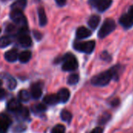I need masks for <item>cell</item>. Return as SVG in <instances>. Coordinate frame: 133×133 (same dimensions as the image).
Here are the masks:
<instances>
[{
  "label": "cell",
  "instance_id": "obj_20",
  "mask_svg": "<svg viewBox=\"0 0 133 133\" xmlns=\"http://www.w3.org/2000/svg\"><path fill=\"white\" fill-rule=\"evenodd\" d=\"M31 56H32V55H31V52L30 51H23L19 55L18 58H19L20 62L26 63V62H29L30 60Z\"/></svg>",
  "mask_w": 133,
  "mask_h": 133
},
{
  "label": "cell",
  "instance_id": "obj_26",
  "mask_svg": "<svg viewBox=\"0 0 133 133\" xmlns=\"http://www.w3.org/2000/svg\"><path fill=\"white\" fill-rule=\"evenodd\" d=\"M46 106L44 104H38L34 107V111L36 113H41L46 111Z\"/></svg>",
  "mask_w": 133,
  "mask_h": 133
},
{
  "label": "cell",
  "instance_id": "obj_21",
  "mask_svg": "<svg viewBox=\"0 0 133 133\" xmlns=\"http://www.w3.org/2000/svg\"><path fill=\"white\" fill-rule=\"evenodd\" d=\"M30 94L28 91L25 90H21L19 94H18V97H19V101H23V102H27L30 99Z\"/></svg>",
  "mask_w": 133,
  "mask_h": 133
},
{
  "label": "cell",
  "instance_id": "obj_22",
  "mask_svg": "<svg viewBox=\"0 0 133 133\" xmlns=\"http://www.w3.org/2000/svg\"><path fill=\"white\" fill-rule=\"evenodd\" d=\"M12 43V39L9 36H2L0 37V48H4Z\"/></svg>",
  "mask_w": 133,
  "mask_h": 133
},
{
  "label": "cell",
  "instance_id": "obj_17",
  "mask_svg": "<svg viewBox=\"0 0 133 133\" xmlns=\"http://www.w3.org/2000/svg\"><path fill=\"white\" fill-rule=\"evenodd\" d=\"M44 102L48 105H55L59 102L57 94H48L44 97Z\"/></svg>",
  "mask_w": 133,
  "mask_h": 133
},
{
  "label": "cell",
  "instance_id": "obj_5",
  "mask_svg": "<svg viewBox=\"0 0 133 133\" xmlns=\"http://www.w3.org/2000/svg\"><path fill=\"white\" fill-rule=\"evenodd\" d=\"M10 19L13 21L14 23L19 26L20 27H26L27 26V22L26 16L20 10L16 9H12L9 14Z\"/></svg>",
  "mask_w": 133,
  "mask_h": 133
},
{
  "label": "cell",
  "instance_id": "obj_29",
  "mask_svg": "<svg viewBox=\"0 0 133 133\" xmlns=\"http://www.w3.org/2000/svg\"><path fill=\"white\" fill-rule=\"evenodd\" d=\"M110 118V115L108 114H104L102 115V118L100 119V123L101 124H104L105 122H107Z\"/></svg>",
  "mask_w": 133,
  "mask_h": 133
},
{
  "label": "cell",
  "instance_id": "obj_8",
  "mask_svg": "<svg viewBox=\"0 0 133 133\" xmlns=\"http://www.w3.org/2000/svg\"><path fill=\"white\" fill-rule=\"evenodd\" d=\"M112 4V0H97L94 2V5L97 8V9L103 12L106 11Z\"/></svg>",
  "mask_w": 133,
  "mask_h": 133
},
{
  "label": "cell",
  "instance_id": "obj_32",
  "mask_svg": "<svg viewBox=\"0 0 133 133\" xmlns=\"http://www.w3.org/2000/svg\"><path fill=\"white\" fill-rule=\"evenodd\" d=\"M103 129L102 128H101V127H97V128H95V129H94L90 133H103Z\"/></svg>",
  "mask_w": 133,
  "mask_h": 133
},
{
  "label": "cell",
  "instance_id": "obj_34",
  "mask_svg": "<svg viewBox=\"0 0 133 133\" xmlns=\"http://www.w3.org/2000/svg\"><path fill=\"white\" fill-rule=\"evenodd\" d=\"M55 2H56V3H57L59 6H63V5H65L67 0H55Z\"/></svg>",
  "mask_w": 133,
  "mask_h": 133
},
{
  "label": "cell",
  "instance_id": "obj_3",
  "mask_svg": "<svg viewBox=\"0 0 133 133\" xmlns=\"http://www.w3.org/2000/svg\"><path fill=\"white\" fill-rule=\"evenodd\" d=\"M115 28H116V23L115 20L109 18L106 19L98 32V37L100 38H104L108 35H109L111 32H113V30H115Z\"/></svg>",
  "mask_w": 133,
  "mask_h": 133
},
{
  "label": "cell",
  "instance_id": "obj_38",
  "mask_svg": "<svg viewBox=\"0 0 133 133\" xmlns=\"http://www.w3.org/2000/svg\"><path fill=\"white\" fill-rule=\"evenodd\" d=\"M0 33H1V29H0Z\"/></svg>",
  "mask_w": 133,
  "mask_h": 133
},
{
  "label": "cell",
  "instance_id": "obj_7",
  "mask_svg": "<svg viewBox=\"0 0 133 133\" xmlns=\"http://www.w3.org/2000/svg\"><path fill=\"white\" fill-rule=\"evenodd\" d=\"M12 124L11 118L5 115L0 114V133H7Z\"/></svg>",
  "mask_w": 133,
  "mask_h": 133
},
{
  "label": "cell",
  "instance_id": "obj_25",
  "mask_svg": "<svg viewBox=\"0 0 133 133\" xmlns=\"http://www.w3.org/2000/svg\"><path fill=\"white\" fill-rule=\"evenodd\" d=\"M79 80V76L78 74H72L68 78V83L70 85L76 84Z\"/></svg>",
  "mask_w": 133,
  "mask_h": 133
},
{
  "label": "cell",
  "instance_id": "obj_13",
  "mask_svg": "<svg viewBox=\"0 0 133 133\" xmlns=\"http://www.w3.org/2000/svg\"><path fill=\"white\" fill-rule=\"evenodd\" d=\"M19 55L16 49H11L5 53V59L9 62H14L18 59Z\"/></svg>",
  "mask_w": 133,
  "mask_h": 133
},
{
  "label": "cell",
  "instance_id": "obj_35",
  "mask_svg": "<svg viewBox=\"0 0 133 133\" xmlns=\"http://www.w3.org/2000/svg\"><path fill=\"white\" fill-rule=\"evenodd\" d=\"M34 34L35 38H36V39H37V40H40V39H41V37H42L41 34V33H39V32L34 31Z\"/></svg>",
  "mask_w": 133,
  "mask_h": 133
},
{
  "label": "cell",
  "instance_id": "obj_12",
  "mask_svg": "<svg viewBox=\"0 0 133 133\" xmlns=\"http://www.w3.org/2000/svg\"><path fill=\"white\" fill-rule=\"evenodd\" d=\"M57 96H58L59 102L66 103L69 101V97H70V92L69 91V90H67L65 88H63V89H61L58 91V93L57 94Z\"/></svg>",
  "mask_w": 133,
  "mask_h": 133
},
{
  "label": "cell",
  "instance_id": "obj_2",
  "mask_svg": "<svg viewBox=\"0 0 133 133\" xmlns=\"http://www.w3.org/2000/svg\"><path fill=\"white\" fill-rule=\"evenodd\" d=\"M63 64L62 66V69L63 71L65 72H71L75 71L78 68V61L76 58V57L71 54L68 53L65 55L62 58Z\"/></svg>",
  "mask_w": 133,
  "mask_h": 133
},
{
  "label": "cell",
  "instance_id": "obj_15",
  "mask_svg": "<svg viewBox=\"0 0 133 133\" xmlns=\"http://www.w3.org/2000/svg\"><path fill=\"white\" fill-rule=\"evenodd\" d=\"M42 94V90L41 87H40L39 84H34L31 87V94L30 96L34 99H39Z\"/></svg>",
  "mask_w": 133,
  "mask_h": 133
},
{
  "label": "cell",
  "instance_id": "obj_11",
  "mask_svg": "<svg viewBox=\"0 0 133 133\" xmlns=\"http://www.w3.org/2000/svg\"><path fill=\"white\" fill-rule=\"evenodd\" d=\"M23 106H22L20 101L19 100H16V99H12L7 104V108H8V110L9 111L14 112V113H16V111H18Z\"/></svg>",
  "mask_w": 133,
  "mask_h": 133
},
{
  "label": "cell",
  "instance_id": "obj_36",
  "mask_svg": "<svg viewBox=\"0 0 133 133\" xmlns=\"http://www.w3.org/2000/svg\"><path fill=\"white\" fill-rule=\"evenodd\" d=\"M2 85V80L0 79V87H1Z\"/></svg>",
  "mask_w": 133,
  "mask_h": 133
},
{
  "label": "cell",
  "instance_id": "obj_14",
  "mask_svg": "<svg viewBox=\"0 0 133 133\" xmlns=\"http://www.w3.org/2000/svg\"><path fill=\"white\" fill-rule=\"evenodd\" d=\"M16 118L19 121H25L29 118V111L26 108L22 107L18 111L15 113Z\"/></svg>",
  "mask_w": 133,
  "mask_h": 133
},
{
  "label": "cell",
  "instance_id": "obj_10",
  "mask_svg": "<svg viewBox=\"0 0 133 133\" xmlns=\"http://www.w3.org/2000/svg\"><path fill=\"white\" fill-rule=\"evenodd\" d=\"M91 34H92L91 30H90L89 29H87L85 26H80V27H79L77 29V30H76V38L79 39V40L84 39V38H87Z\"/></svg>",
  "mask_w": 133,
  "mask_h": 133
},
{
  "label": "cell",
  "instance_id": "obj_27",
  "mask_svg": "<svg viewBox=\"0 0 133 133\" xmlns=\"http://www.w3.org/2000/svg\"><path fill=\"white\" fill-rule=\"evenodd\" d=\"M65 126L62 125H55L52 130H51V133H65Z\"/></svg>",
  "mask_w": 133,
  "mask_h": 133
},
{
  "label": "cell",
  "instance_id": "obj_33",
  "mask_svg": "<svg viewBox=\"0 0 133 133\" xmlns=\"http://www.w3.org/2000/svg\"><path fill=\"white\" fill-rule=\"evenodd\" d=\"M5 95H6V93H5V90L0 88V101L3 100L5 97Z\"/></svg>",
  "mask_w": 133,
  "mask_h": 133
},
{
  "label": "cell",
  "instance_id": "obj_23",
  "mask_svg": "<svg viewBox=\"0 0 133 133\" xmlns=\"http://www.w3.org/2000/svg\"><path fill=\"white\" fill-rule=\"evenodd\" d=\"M21 28V27H20ZM20 28L18 29V27L16 26V25L15 24H9L8 25V26L5 28V31L9 34H19V30H20Z\"/></svg>",
  "mask_w": 133,
  "mask_h": 133
},
{
  "label": "cell",
  "instance_id": "obj_24",
  "mask_svg": "<svg viewBox=\"0 0 133 133\" xmlns=\"http://www.w3.org/2000/svg\"><path fill=\"white\" fill-rule=\"evenodd\" d=\"M72 114L67 111V110H63L62 112H61V118L62 119V121L64 122H69L72 119Z\"/></svg>",
  "mask_w": 133,
  "mask_h": 133
},
{
  "label": "cell",
  "instance_id": "obj_31",
  "mask_svg": "<svg viewBox=\"0 0 133 133\" xmlns=\"http://www.w3.org/2000/svg\"><path fill=\"white\" fill-rule=\"evenodd\" d=\"M24 129H26V127L25 126H23V125H19V126H16L15 132H21Z\"/></svg>",
  "mask_w": 133,
  "mask_h": 133
},
{
  "label": "cell",
  "instance_id": "obj_19",
  "mask_svg": "<svg viewBox=\"0 0 133 133\" xmlns=\"http://www.w3.org/2000/svg\"><path fill=\"white\" fill-rule=\"evenodd\" d=\"M26 4H27V0H17L12 4L11 8H12V9L23 11L26 8Z\"/></svg>",
  "mask_w": 133,
  "mask_h": 133
},
{
  "label": "cell",
  "instance_id": "obj_1",
  "mask_svg": "<svg viewBox=\"0 0 133 133\" xmlns=\"http://www.w3.org/2000/svg\"><path fill=\"white\" fill-rule=\"evenodd\" d=\"M120 66H115L111 69L97 74L91 79V83L97 87L107 86L111 79L118 77V72L120 71Z\"/></svg>",
  "mask_w": 133,
  "mask_h": 133
},
{
  "label": "cell",
  "instance_id": "obj_37",
  "mask_svg": "<svg viewBox=\"0 0 133 133\" xmlns=\"http://www.w3.org/2000/svg\"><path fill=\"white\" fill-rule=\"evenodd\" d=\"M91 1H94V2H95V1H97V0H91Z\"/></svg>",
  "mask_w": 133,
  "mask_h": 133
},
{
  "label": "cell",
  "instance_id": "obj_6",
  "mask_svg": "<svg viewBox=\"0 0 133 133\" xmlns=\"http://www.w3.org/2000/svg\"><path fill=\"white\" fill-rule=\"evenodd\" d=\"M119 23L125 29L133 26V5L130 6L128 12L119 18Z\"/></svg>",
  "mask_w": 133,
  "mask_h": 133
},
{
  "label": "cell",
  "instance_id": "obj_18",
  "mask_svg": "<svg viewBox=\"0 0 133 133\" xmlns=\"http://www.w3.org/2000/svg\"><path fill=\"white\" fill-rule=\"evenodd\" d=\"M38 17H39V23L41 26H45L48 22L47 16L44 11V9L43 7H40L38 9Z\"/></svg>",
  "mask_w": 133,
  "mask_h": 133
},
{
  "label": "cell",
  "instance_id": "obj_28",
  "mask_svg": "<svg viewBox=\"0 0 133 133\" xmlns=\"http://www.w3.org/2000/svg\"><path fill=\"white\" fill-rule=\"evenodd\" d=\"M16 80L12 77H10L8 79V87H9V89L14 90L16 88Z\"/></svg>",
  "mask_w": 133,
  "mask_h": 133
},
{
  "label": "cell",
  "instance_id": "obj_16",
  "mask_svg": "<svg viewBox=\"0 0 133 133\" xmlns=\"http://www.w3.org/2000/svg\"><path fill=\"white\" fill-rule=\"evenodd\" d=\"M100 22H101V17L99 16L92 15L88 19V25L91 29L94 30V29H96L97 27Z\"/></svg>",
  "mask_w": 133,
  "mask_h": 133
},
{
  "label": "cell",
  "instance_id": "obj_4",
  "mask_svg": "<svg viewBox=\"0 0 133 133\" xmlns=\"http://www.w3.org/2000/svg\"><path fill=\"white\" fill-rule=\"evenodd\" d=\"M95 41H75L73 44V48L80 52H83L86 54H90L94 51L95 48Z\"/></svg>",
  "mask_w": 133,
  "mask_h": 133
},
{
  "label": "cell",
  "instance_id": "obj_9",
  "mask_svg": "<svg viewBox=\"0 0 133 133\" xmlns=\"http://www.w3.org/2000/svg\"><path fill=\"white\" fill-rule=\"evenodd\" d=\"M19 38L18 41L19 44L23 47V48H29L32 45V40L31 37L26 34H19Z\"/></svg>",
  "mask_w": 133,
  "mask_h": 133
},
{
  "label": "cell",
  "instance_id": "obj_30",
  "mask_svg": "<svg viewBox=\"0 0 133 133\" xmlns=\"http://www.w3.org/2000/svg\"><path fill=\"white\" fill-rule=\"evenodd\" d=\"M101 58L104 59V60H106V61H109V59H110V55H109L106 51H104V52H103V53L101 54Z\"/></svg>",
  "mask_w": 133,
  "mask_h": 133
}]
</instances>
